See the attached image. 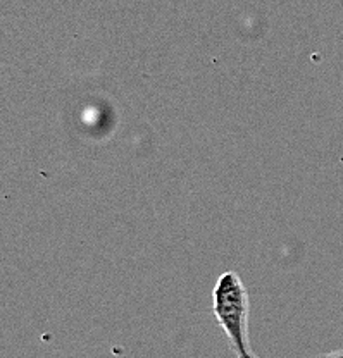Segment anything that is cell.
Masks as SVG:
<instances>
[{"instance_id":"obj_2","label":"cell","mask_w":343,"mask_h":358,"mask_svg":"<svg viewBox=\"0 0 343 358\" xmlns=\"http://www.w3.org/2000/svg\"><path fill=\"white\" fill-rule=\"evenodd\" d=\"M316 358H343V350H338V352H328V353H321Z\"/></svg>"},{"instance_id":"obj_1","label":"cell","mask_w":343,"mask_h":358,"mask_svg":"<svg viewBox=\"0 0 343 358\" xmlns=\"http://www.w3.org/2000/svg\"><path fill=\"white\" fill-rule=\"evenodd\" d=\"M251 298L238 272L226 271L212 289V313L238 358H255L248 348Z\"/></svg>"},{"instance_id":"obj_3","label":"cell","mask_w":343,"mask_h":358,"mask_svg":"<svg viewBox=\"0 0 343 358\" xmlns=\"http://www.w3.org/2000/svg\"><path fill=\"white\" fill-rule=\"evenodd\" d=\"M255 358H257V357H255Z\"/></svg>"}]
</instances>
